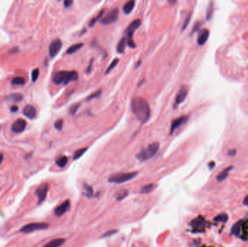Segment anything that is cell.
<instances>
[{"mask_svg": "<svg viewBox=\"0 0 248 247\" xmlns=\"http://www.w3.org/2000/svg\"><path fill=\"white\" fill-rule=\"evenodd\" d=\"M63 120H57L56 123H55V128L58 131H61L63 128Z\"/></svg>", "mask_w": 248, "mask_h": 247, "instance_id": "obj_35", "label": "cell"}, {"mask_svg": "<svg viewBox=\"0 0 248 247\" xmlns=\"http://www.w3.org/2000/svg\"><path fill=\"white\" fill-rule=\"evenodd\" d=\"M92 62H93V60H91L90 61V63H89V67H88L87 68V72H89L91 71V69H92Z\"/></svg>", "mask_w": 248, "mask_h": 247, "instance_id": "obj_40", "label": "cell"}, {"mask_svg": "<svg viewBox=\"0 0 248 247\" xmlns=\"http://www.w3.org/2000/svg\"><path fill=\"white\" fill-rule=\"evenodd\" d=\"M234 168L233 166H229L228 168H225L224 170H223L220 173L218 174V175L216 176V180L218 182H222L223 180H224L229 175V172Z\"/></svg>", "mask_w": 248, "mask_h": 247, "instance_id": "obj_16", "label": "cell"}, {"mask_svg": "<svg viewBox=\"0 0 248 247\" xmlns=\"http://www.w3.org/2000/svg\"><path fill=\"white\" fill-rule=\"evenodd\" d=\"M23 115L29 119L35 118L36 115V109L32 105L26 106L23 109Z\"/></svg>", "mask_w": 248, "mask_h": 247, "instance_id": "obj_15", "label": "cell"}, {"mask_svg": "<svg viewBox=\"0 0 248 247\" xmlns=\"http://www.w3.org/2000/svg\"><path fill=\"white\" fill-rule=\"evenodd\" d=\"M133 113L141 123H145L150 118V107L147 101L141 97H134L131 102Z\"/></svg>", "mask_w": 248, "mask_h": 247, "instance_id": "obj_1", "label": "cell"}, {"mask_svg": "<svg viewBox=\"0 0 248 247\" xmlns=\"http://www.w3.org/2000/svg\"><path fill=\"white\" fill-rule=\"evenodd\" d=\"M78 78V73L76 71H58L54 74L52 77V81L54 83L60 85L61 83L68 84L70 81H75Z\"/></svg>", "mask_w": 248, "mask_h": 247, "instance_id": "obj_2", "label": "cell"}, {"mask_svg": "<svg viewBox=\"0 0 248 247\" xmlns=\"http://www.w3.org/2000/svg\"><path fill=\"white\" fill-rule=\"evenodd\" d=\"M189 120V117L186 116V115H184V116H181L179 118L175 119L171 123V130H170V135H172L174 131L176 129L178 128L179 126H181V125L184 124Z\"/></svg>", "mask_w": 248, "mask_h": 247, "instance_id": "obj_11", "label": "cell"}, {"mask_svg": "<svg viewBox=\"0 0 248 247\" xmlns=\"http://www.w3.org/2000/svg\"><path fill=\"white\" fill-rule=\"evenodd\" d=\"M73 1L72 0H65L64 1V5L65 7H69L73 4Z\"/></svg>", "mask_w": 248, "mask_h": 247, "instance_id": "obj_38", "label": "cell"}, {"mask_svg": "<svg viewBox=\"0 0 248 247\" xmlns=\"http://www.w3.org/2000/svg\"><path fill=\"white\" fill-rule=\"evenodd\" d=\"M141 20L136 19L135 21H132L129 26L127 27L126 31V35H127V39H126V42H127L128 46L131 48H135L136 47V44L133 41V35L134 32L136 31V29L141 26Z\"/></svg>", "mask_w": 248, "mask_h": 247, "instance_id": "obj_4", "label": "cell"}, {"mask_svg": "<svg viewBox=\"0 0 248 247\" xmlns=\"http://www.w3.org/2000/svg\"><path fill=\"white\" fill-rule=\"evenodd\" d=\"M228 220H229V217L226 213H221V214H218L216 217H214L213 220L215 222H218V223H226Z\"/></svg>", "mask_w": 248, "mask_h": 247, "instance_id": "obj_21", "label": "cell"}, {"mask_svg": "<svg viewBox=\"0 0 248 247\" xmlns=\"http://www.w3.org/2000/svg\"><path fill=\"white\" fill-rule=\"evenodd\" d=\"M126 38H122L121 39V41H119L118 44V47H117V52L120 54L124 53L125 52V49H126Z\"/></svg>", "mask_w": 248, "mask_h": 247, "instance_id": "obj_22", "label": "cell"}, {"mask_svg": "<svg viewBox=\"0 0 248 247\" xmlns=\"http://www.w3.org/2000/svg\"><path fill=\"white\" fill-rule=\"evenodd\" d=\"M135 6V1L134 0H130V1H127L126 4L124 5V7H123V11L125 14L128 15V14H130L131 12L133 9L134 8Z\"/></svg>", "mask_w": 248, "mask_h": 247, "instance_id": "obj_19", "label": "cell"}, {"mask_svg": "<svg viewBox=\"0 0 248 247\" xmlns=\"http://www.w3.org/2000/svg\"><path fill=\"white\" fill-rule=\"evenodd\" d=\"M159 149V143L158 142H154L150 143L146 149L141 150L137 155V158L141 162L147 161L152 158L158 152Z\"/></svg>", "mask_w": 248, "mask_h": 247, "instance_id": "obj_3", "label": "cell"}, {"mask_svg": "<svg viewBox=\"0 0 248 247\" xmlns=\"http://www.w3.org/2000/svg\"><path fill=\"white\" fill-rule=\"evenodd\" d=\"M70 207V202L68 199L65 200V202H63L61 204H60L59 206H58L56 207V209H55V215L58 216V217H60V216L63 215L69 209Z\"/></svg>", "mask_w": 248, "mask_h": 247, "instance_id": "obj_13", "label": "cell"}, {"mask_svg": "<svg viewBox=\"0 0 248 247\" xmlns=\"http://www.w3.org/2000/svg\"><path fill=\"white\" fill-rule=\"evenodd\" d=\"M118 15H119V10L118 8L113 9L101 20V23L103 25H110L113 23L118 20Z\"/></svg>", "mask_w": 248, "mask_h": 247, "instance_id": "obj_7", "label": "cell"}, {"mask_svg": "<svg viewBox=\"0 0 248 247\" xmlns=\"http://www.w3.org/2000/svg\"><path fill=\"white\" fill-rule=\"evenodd\" d=\"M243 220H240L239 221L236 222L234 225L232 226V230H231V232H232V235H234L237 237H239L240 236V232H241V227L242 225Z\"/></svg>", "mask_w": 248, "mask_h": 247, "instance_id": "obj_17", "label": "cell"}, {"mask_svg": "<svg viewBox=\"0 0 248 247\" xmlns=\"http://www.w3.org/2000/svg\"><path fill=\"white\" fill-rule=\"evenodd\" d=\"M68 161V157H66V156H63V157H60V158L57 160L56 164L58 167H60V168H64V167L67 165Z\"/></svg>", "mask_w": 248, "mask_h": 247, "instance_id": "obj_25", "label": "cell"}, {"mask_svg": "<svg viewBox=\"0 0 248 247\" xmlns=\"http://www.w3.org/2000/svg\"><path fill=\"white\" fill-rule=\"evenodd\" d=\"M49 190V185L47 183H43L38 187L36 191V196L38 197V204H41L47 197V192Z\"/></svg>", "mask_w": 248, "mask_h": 247, "instance_id": "obj_8", "label": "cell"}, {"mask_svg": "<svg viewBox=\"0 0 248 247\" xmlns=\"http://www.w3.org/2000/svg\"><path fill=\"white\" fill-rule=\"evenodd\" d=\"M38 75H39V70H38V68L34 69V70L32 71L31 78H32V81H33V82H35V81L38 79Z\"/></svg>", "mask_w": 248, "mask_h": 247, "instance_id": "obj_33", "label": "cell"}, {"mask_svg": "<svg viewBox=\"0 0 248 247\" xmlns=\"http://www.w3.org/2000/svg\"><path fill=\"white\" fill-rule=\"evenodd\" d=\"M80 107V104H75L73 105H72L69 108V113H70V115H74L76 112L78 111V109H79Z\"/></svg>", "mask_w": 248, "mask_h": 247, "instance_id": "obj_32", "label": "cell"}, {"mask_svg": "<svg viewBox=\"0 0 248 247\" xmlns=\"http://www.w3.org/2000/svg\"><path fill=\"white\" fill-rule=\"evenodd\" d=\"M115 233H116V231H110V232H109V233H107V234H104V236H103V237H105V236H111L113 234H115Z\"/></svg>", "mask_w": 248, "mask_h": 247, "instance_id": "obj_42", "label": "cell"}, {"mask_svg": "<svg viewBox=\"0 0 248 247\" xmlns=\"http://www.w3.org/2000/svg\"><path fill=\"white\" fill-rule=\"evenodd\" d=\"M65 240L64 238H56L53 239L44 247H60L65 243Z\"/></svg>", "mask_w": 248, "mask_h": 247, "instance_id": "obj_18", "label": "cell"}, {"mask_svg": "<svg viewBox=\"0 0 248 247\" xmlns=\"http://www.w3.org/2000/svg\"><path fill=\"white\" fill-rule=\"evenodd\" d=\"M155 188V185L152 183H149V184L145 185V186H142L141 188V192L142 194H149L151 191H152Z\"/></svg>", "mask_w": 248, "mask_h": 247, "instance_id": "obj_24", "label": "cell"}, {"mask_svg": "<svg viewBox=\"0 0 248 247\" xmlns=\"http://www.w3.org/2000/svg\"><path fill=\"white\" fill-rule=\"evenodd\" d=\"M118 62H119V59H118V58H115V59H114L113 60H112V62L111 63H110V65H109V67H107V70H106V72H105V74L109 73V72H110V71L112 70V69L115 68V67H116L117 65L118 64Z\"/></svg>", "mask_w": 248, "mask_h": 247, "instance_id": "obj_29", "label": "cell"}, {"mask_svg": "<svg viewBox=\"0 0 248 247\" xmlns=\"http://www.w3.org/2000/svg\"><path fill=\"white\" fill-rule=\"evenodd\" d=\"M102 94V91H97V92H95V93H93L92 94H91L90 96H89V97L87 98V101H89V100H92V99H96V98H98V97H99V96Z\"/></svg>", "mask_w": 248, "mask_h": 247, "instance_id": "obj_34", "label": "cell"}, {"mask_svg": "<svg viewBox=\"0 0 248 247\" xmlns=\"http://www.w3.org/2000/svg\"><path fill=\"white\" fill-rule=\"evenodd\" d=\"M87 148H82V149H78L77 151H75V152L74 153V157H73V159H74L75 160L79 159L80 157L83 155V154L87 152Z\"/></svg>", "mask_w": 248, "mask_h": 247, "instance_id": "obj_28", "label": "cell"}, {"mask_svg": "<svg viewBox=\"0 0 248 247\" xmlns=\"http://www.w3.org/2000/svg\"><path fill=\"white\" fill-rule=\"evenodd\" d=\"M26 127V120H24L23 119H18V120H15V122L12 125V131H13L14 133H19L23 132L24 131Z\"/></svg>", "mask_w": 248, "mask_h": 247, "instance_id": "obj_12", "label": "cell"}, {"mask_svg": "<svg viewBox=\"0 0 248 247\" xmlns=\"http://www.w3.org/2000/svg\"><path fill=\"white\" fill-rule=\"evenodd\" d=\"M8 99L9 100H10V101H21V99H23V97L21 94H11L10 96H9L8 97Z\"/></svg>", "mask_w": 248, "mask_h": 247, "instance_id": "obj_30", "label": "cell"}, {"mask_svg": "<svg viewBox=\"0 0 248 247\" xmlns=\"http://www.w3.org/2000/svg\"><path fill=\"white\" fill-rule=\"evenodd\" d=\"M49 225L44 223H32L23 227L21 229V232L28 234L33 231H41V230H46L48 228Z\"/></svg>", "mask_w": 248, "mask_h": 247, "instance_id": "obj_6", "label": "cell"}, {"mask_svg": "<svg viewBox=\"0 0 248 247\" xmlns=\"http://www.w3.org/2000/svg\"><path fill=\"white\" fill-rule=\"evenodd\" d=\"M83 47H84V44H83V43H78V44H73V45L70 46V47L68 49V50L66 51V53L68 54V55H71V54L75 53L76 51L79 50V49H81Z\"/></svg>", "mask_w": 248, "mask_h": 247, "instance_id": "obj_20", "label": "cell"}, {"mask_svg": "<svg viewBox=\"0 0 248 247\" xmlns=\"http://www.w3.org/2000/svg\"><path fill=\"white\" fill-rule=\"evenodd\" d=\"M63 46V42L60 39H55L50 44V48H49V52L51 57H54L56 56L60 52Z\"/></svg>", "mask_w": 248, "mask_h": 247, "instance_id": "obj_9", "label": "cell"}, {"mask_svg": "<svg viewBox=\"0 0 248 247\" xmlns=\"http://www.w3.org/2000/svg\"><path fill=\"white\" fill-rule=\"evenodd\" d=\"M213 11H214L213 2H212V1H210V2L209 3L208 7H207V12H206V19H207V21H209V20L211 19V18H212V14H213Z\"/></svg>", "mask_w": 248, "mask_h": 247, "instance_id": "obj_23", "label": "cell"}, {"mask_svg": "<svg viewBox=\"0 0 248 247\" xmlns=\"http://www.w3.org/2000/svg\"><path fill=\"white\" fill-rule=\"evenodd\" d=\"M3 159H4V156L2 154L0 153V163H1V162L3 161Z\"/></svg>", "mask_w": 248, "mask_h": 247, "instance_id": "obj_45", "label": "cell"}, {"mask_svg": "<svg viewBox=\"0 0 248 247\" xmlns=\"http://www.w3.org/2000/svg\"><path fill=\"white\" fill-rule=\"evenodd\" d=\"M128 195V191L126 189L121 190V191H119L116 194L115 197H116V199L118 201H121L124 199L125 197H127Z\"/></svg>", "mask_w": 248, "mask_h": 247, "instance_id": "obj_26", "label": "cell"}, {"mask_svg": "<svg viewBox=\"0 0 248 247\" xmlns=\"http://www.w3.org/2000/svg\"><path fill=\"white\" fill-rule=\"evenodd\" d=\"M236 154H237V150H236L235 149H230V150H229V152H228V155L232 156V157L235 156Z\"/></svg>", "mask_w": 248, "mask_h": 247, "instance_id": "obj_39", "label": "cell"}, {"mask_svg": "<svg viewBox=\"0 0 248 247\" xmlns=\"http://www.w3.org/2000/svg\"><path fill=\"white\" fill-rule=\"evenodd\" d=\"M103 13H104V10H102V11H100L99 15H98L96 17V18H93V19L91 20V21L89 22V26H90V27H92L94 25H95V23L97 22L98 20H99L100 18H102V16L103 15Z\"/></svg>", "mask_w": 248, "mask_h": 247, "instance_id": "obj_31", "label": "cell"}, {"mask_svg": "<svg viewBox=\"0 0 248 247\" xmlns=\"http://www.w3.org/2000/svg\"><path fill=\"white\" fill-rule=\"evenodd\" d=\"M10 109H11L12 112H17V111H18V107L17 106H13Z\"/></svg>", "mask_w": 248, "mask_h": 247, "instance_id": "obj_44", "label": "cell"}, {"mask_svg": "<svg viewBox=\"0 0 248 247\" xmlns=\"http://www.w3.org/2000/svg\"><path fill=\"white\" fill-rule=\"evenodd\" d=\"M201 25H202V23L200 22V21L195 23V26H194V27H193V29H192V33H195V32L198 31L199 29L200 28V27H201Z\"/></svg>", "mask_w": 248, "mask_h": 247, "instance_id": "obj_36", "label": "cell"}, {"mask_svg": "<svg viewBox=\"0 0 248 247\" xmlns=\"http://www.w3.org/2000/svg\"><path fill=\"white\" fill-rule=\"evenodd\" d=\"M25 83V79L22 77H15L12 80V84L17 85V86H20V85H23Z\"/></svg>", "mask_w": 248, "mask_h": 247, "instance_id": "obj_27", "label": "cell"}, {"mask_svg": "<svg viewBox=\"0 0 248 247\" xmlns=\"http://www.w3.org/2000/svg\"><path fill=\"white\" fill-rule=\"evenodd\" d=\"M210 35V31L207 29L205 28L200 31L198 37V44L200 46H203L207 42Z\"/></svg>", "mask_w": 248, "mask_h": 247, "instance_id": "obj_14", "label": "cell"}, {"mask_svg": "<svg viewBox=\"0 0 248 247\" xmlns=\"http://www.w3.org/2000/svg\"><path fill=\"white\" fill-rule=\"evenodd\" d=\"M187 94H188L187 87L185 86H181V88L180 89L178 94H177V96L176 97L175 102H174V107L175 108L177 107V106L179 105L181 103H182L183 101L185 100Z\"/></svg>", "mask_w": 248, "mask_h": 247, "instance_id": "obj_10", "label": "cell"}, {"mask_svg": "<svg viewBox=\"0 0 248 247\" xmlns=\"http://www.w3.org/2000/svg\"><path fill=\"white\" fill-rule=\"evenodd\" d=\"M137 172H121V173L114 174L109 177V182L113 183H123L131 180L134 177H136Z\"/></svg>", "mask_w": 248, "mask_h": 247, "instance_id": "obj_5", "label": "cell"}, {"mask_svg": "<svg viewBox=\"0 0 248 247\" xmlns=\"http://www.w3.org/2000/svg\"><path fill=\"white\" fill-rule=\"evenodd\" d=\"M215 163H214V162H211V163H209L208 166L210 167V170H212V168H213L214 167H215Z\"/></svg>", "mask_w": 248, "mask_h": 247, "instance_id": "obj_43", "label": "cell"}, {"mask_svg": "<svg viewBox=\"0 0 248 247\" xmlns=\"http://www.w3.org/2000/svg\"><path fill=\"white\" fill-rule=\"evenodd\" d=\"M190 19H191V13L189 14V16H187V18H186V21H184V26H183V27H182V30L184 31V30H185L186 29V28L187 27V26L188 25H189V21H190Z\"/></svg>", "mask_w": 248, "mask_h": 247, "instance_id": "obj_37", "label": "cell"}, {"mask_svg": "<svg viewBox=\"0 0 248 247\" xmlns=\"http://www.w3.org/2000/svg\"><path fill=\"white\" fill-rule=\"evenodd\" d=\"M243 204H244V205H245V206H248V195L244 197V200H243Z\"/></svg>", "mask_w": 248, "mask_h": 247, "instance_id": "obj_41", "label": "cell"}]
</instances>
